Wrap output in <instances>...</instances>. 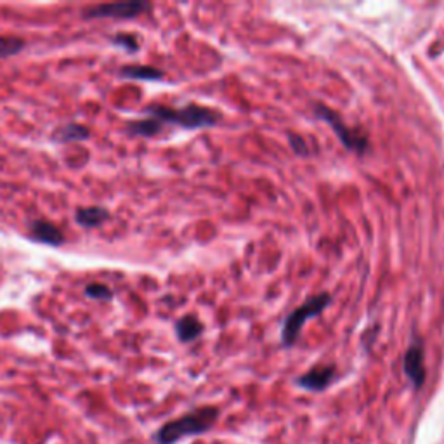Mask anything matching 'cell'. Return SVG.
I'll list each match as a JSON object with an SVG mask.
<instances>
[{
  "instance_id": "ba28073f",
  "label": "cell",
  "mask_w": 444,
  "mask_h": 444,
  "mask_svg": "<svg viewBox=\"0 0 444 444\" xmlns=\"http://www.w3.org/2000/svg\"><path fill=\"white\" fill-rule=\"evenodd\" d=\"M335 378L334 366H316L313 370L307 371L304 377L299 378V386L307 391H323L326 389Z\"/></svg>"
},
{
  "instance_id": "2e32d148",
  "label": "cell",
  "mask_w": 444,
  "mask_h": 444,
  "mask_svg": "<svg viewBox=\"0 0 444 444\" xmlns=\"http://www.w3.org/2000/svg\"><path fill=\"white\" fill-rule=\"evenodd\" d=\"M111 43L120 47V49L127 51V53H135V51L139 49L138 38L130 33H117L113 38H111Z\"/></svg>"
},
{
  "instance_id": "52a82bcc",
  "label": "cell",
  "mask_w": 444,
  "mask_h": 444,
  "mask_svg": "<svg viewBox=\"0 0 444 444\" xmlns=\"http://www.w3.org/2000/svg\"><path fill=\"white\" fill-rule=\"evenodd\" d=\"M403 365H405L406 375L413 382V386L417 389L422 387L425 382V366H423V347L420 346V342L411 344L410 349L406 351Z\"/></svg>"
},
{
  "instance_id": "8fae6325",
  "label": "cell",
  "mask_w": 444,
  "mask_h": 444,
  "mask_svg": "<svg viewBox=\"0 0 444 444\" xmlns=\"http://www.w3.org/2000/svg\"><path fill=\"white\" fill-rule=\"evenodd\" d=\"M53 138L58 143L86 141V139L91 138V130L86 125H80V123H66V125L54 130Z\"/></svg>"
},
{
  "instance_id": "3957f363",
  "label": "cell",
  "mask_w": 444,
  "mask_h": 444,
  "mask_svg": "<svg viewBox=\"0 0 444 444\" xmlns=\"http://www.w3.org/2000/svg\"><path fill=\"white\" fill-rule=\"evenodd\" d=\"M330 302H331L330 295L319 294V295H314V297L307 299L302 306H299L294 313L288 316L285 325H283V331H282L283 344H285V346H291V344L297 340L299 334H301V330L304 328V325H306L307 319L321 314Z\"/></svg>"
},
{
  "instance_id": "5bb4252c",
  "label": "cell",
  "mask_w": 444,
  "mask_h": 444,
  "mask_svg": "<svg viewBox=\"0 0 444 444\" xmlns=\"http://www.w3.org/2000/svg\"><path fill=\"white\" fill-rule=\"evenodd\" d=\"M26 47V42L19 37H4L0 35V58L19 54Z\"/></svg>"
},
{
  "instance_id": "7c38bea8",
  "label": "cell",
  "mask_w": 444,
  "mask_h": 444,
  "mask_svg": "<svg viewBox=\"0 0 444 444\" xmlns=\"http://www.w3.org/2000/svg\"><path fill=\"white\" fill-rule=\"evenodd\" d=\"M175 331H177V337L181 342H191V340L198 339L202 335L203 325L195 316H184L175 325Z\"/></svg>"
},
{
  "instance_id": "9a60e30c",
  "label": "cell",
  "mask_w": 444,
  "mask_h": 444,
  "mask_svg": "<svg viewBox=\"0 0 444 444\" xmlns=\"http://www.w3.org/2000/svg\"><path fill=\"white\" fill-rule=\"evenodd\" d=\"M86 295L94 301H111L113 299V291L105 283H89L86 286Z\"/></svg>"
},
{
  "instance_id": "4fadbf2b",
  "label": "cell",
  "mask_w": 444,
  "mask_h": 444,
  "mask_svg": "<svg viewBox=\"0 0 444 444\" xmlns=\"http://www.w3.org/2000/svg\"><path fill=\"white\" fill-rule=\"evenodd\" d=\"M163 123L160 120L150 117L146 120H139V122H130L127 125V132L132 135H141V138H153L162 130Z\"/></svg>"
},
{
  "instance_id": "30bf717a",
  "label": "cell",
  "mask_w": 444,
  "mask_h": 444,
  "mask_svg": "<svg viewBox=\"0 0 444 444\" xmlns=\"http://www.w3.org/2000/svg\"><path fill=\"white\" fill-rule=\"evenodd\" d=\"M120 77L130 78V80H148V82H155V80H162L165 77L162 70L146 65H127L120 70Z\"/></svg>"
},
{
  "instance_id": "5b68a950",
  "label": "cell",
  "mask_w": 444,
  "mask_h": 444,
  "mask_svg": "<svg viewBox=\"0 0 444 444\" xmlns=\"http://www.w3.org/2000/svg\"><path fill=\"white\" fill-rule=\"evenodd\" d=\"M314 113L318 115L319 118H323L325 122L330 123L331 129H334L335 134L339 135V139L342 141V144L347 148V150L358 151L359 155L365 153L366 146H368L365 134H361L359 130L349 129V127L346 125V122H344V120L340 118L334 110H330V108H326L323 105H316Z\"/></svg>"
},
{
  "instance_id": "6da1fadb",
  "label": "cell",
  "mask_w": 444,
  "mask_h": 444,
  "mask_svg": "<svg viewBox=\"0 0 444 444\" xmlns=\"http://www.w3.org/2000/svg\"><path fill=\"white\" fill-rule=\"evenodd\" d=\"M219 417V410L214 406L198 408L191 413L184 415L181 418H175L167 422L165 425L155 434L157 444H175L190 435H198L210 430L214 427L215 420Z\"/></svg>"
},
{
  "instance_id": "e0dca14e",
  "label": "cell",
  "mask_w": 444,
  "mask_h": 444,
  "mask_svg": "<svg viewBox=\"0 0 444 444\" xmlns=\"http://www.w3.org/2000/svg\"><path fill=\"white\" fill-rule=\"evenodd\" d=\"M290 143H291V146L295 148V151H297V153H301V155H306L307 153V146H306V143H304V139L302 138H295V135H290Z\"/></svg>"
},
{
  "instance_id": "7a4b0ae2",
  "label": "cell",
  "mask_w": 444,
  "mask_h": 444,
  "mask_svg": "<svg viewBox=\"0 0 444 444\" xmlns=\"http://www.w3.org/2000/svg\"><path fill=\"white\" fill-rule=\"evenodd\" d=\"M148 115L160 120L162 123H174L182 129H202V127H212L217 123V111L209 108L190 105L184 108H169L162 105H153L146 108Z\"/></svg>"
},
{
  "instance_id": "8992f818",
  "label": "cell",
  "mask_w": 444,
  "mask_h": 444,
  "mask_svg": "<svg viewBox=\"0 0 444 444\" xmlns=\"http://www.w3.org/2000/svg\"><path fill=\"white\" fill-rule=\"evenodd\" d=\"M28 234H30L28 238L33 239V242L43 243V245L61 247L63 243H65V234L61 233V229L56 227L54 224H51L49 221H43V219L31 221Z\"/></svg>"
},
{
  "instance_id": "9c48e42d",
  "label": "cell",
  "mask_w": 444,
  "mask_h": 444,
  "mask_svg": "<svg viewBox=\"0 0 444 444\" xmlns=\"http://www.w3.org/2000/svg\"><path fill=\"white\" fill-rule=\"evenodd\" d=\"M110 219V212L103 207H87V209H78L75 214V221H77L82 227L92 229L101 224H105Z\"/></svg>"
},
{
  "instance_id": "277c9868",
  "label": "cell",
  "mask_w": 444,
  "mask_h": 444,
  "mask_svg": "<svg viewBox=\"0 0 444 444\" xmlns=\"http://www.w3.org/2000/svg\"><path fill=\"white\" fill-rule=\"evenodd\" d=\"M151 9L150 2L144 0H125V2H111V4H98L92 6L89 9L83 11V18L86 19H134L138 16L146 13Z\"/></svg>"
}]
</instances>
